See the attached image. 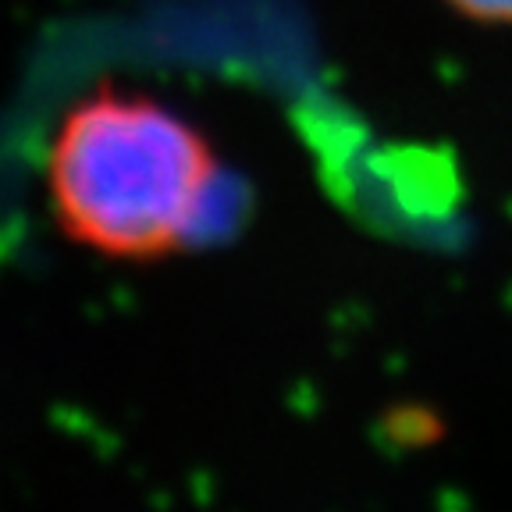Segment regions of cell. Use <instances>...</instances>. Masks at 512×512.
<instances>
[{"instance_id": "cell-1", "label": "cell", "mask_w": 512, "mask_h": 512, "mask_svg": "<svg viewBox=\"0 0 512 512\" xmlns=\"http://www.w3.org/2000/svg\"><path fill=\"white\" fill-rule=\"evenodd\" d=\"M43 182L64 239L146 264L200 242L221 196V160L175 107L107 82L61 114Z\"/></svg>"}, {"instance_id": "cell-2", "label": "cell", "mask_w": 512, "mask_h": 512, "mask_svg": "<svg viewBox=\"0 0 512 512\" xmlns=\"http://www.w3.org/2000/svg\"><path fill=\"white\" fill-rule=\"evenodd\" d=\"M445 4L470 22L512 25V0H445Z\"/></svg>"}]
</instances>
